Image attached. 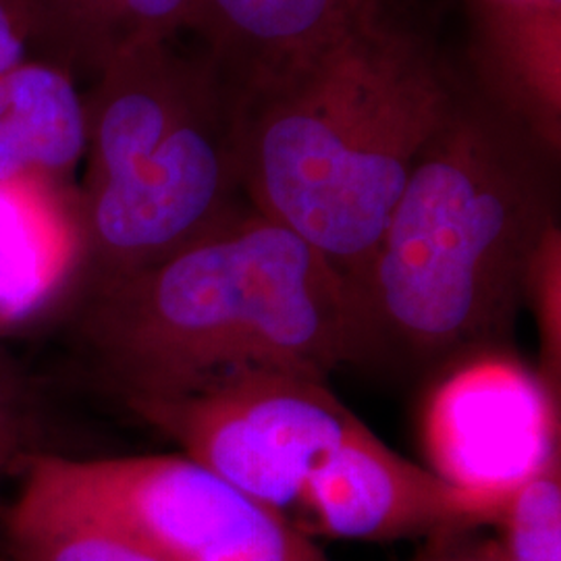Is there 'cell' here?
Returning a JSON list of instances; mask_svg holds the SVG:
<instances>
[{
    "label": "cell",
    "mask_w": 561,
    "mask_h": 561,
    "mask_svg": "<svg viewBox=\"0 0 561 561\" xmlns=\"http://www.w3.org/2000/svg\"><path fill=\"white\" fill-rule=\"evenodd\" d=\"M558 146L458 81L381 241L347 283L356 362L431 368L502 354L558 227Z\"/></svg>",
    "instance_id": "obj_1"
},
{
    "label": "cell",
    "mask_w": 561,
    "mask_h": 561,
    "mask_svg": "<svg viewBox=\"0 0 561 561\" xmlns=\"http://www.w3.org/2000/svg\"><path fill=\"white\" fill-rule=\"evenodd\" d=\"M458 81L421 36L387 15L241 94L243 194L345 283L375 254Z\"/></svg>",
    "instance_id": "obj_2"
},
{
    "label": "cell",
    "mask_w": 561,
    "mask_h": 561,
    "mask_svg": "<svg viewBox=\"0 0 561 561\" xmlns=\"http://www.w3.org/2000/svg\"><path fill=\"white\" fill-rule=\"evenodd\" d=\"M80 335L123 401L240 366L327 379L356 362L345 279L252 208L164 261L85 287Z\"/></svg>",
    "instance_id": "obj_3"
},
{
    "label": "cell",
    "mask_w": 561,
    "mask_h": 561,
    "mask_svg": "<svg viewBox=\"0 0 561 561\" xmlns=\"http://www.w3.org/2000/svg\"><path fill=\"white\" fill-rule=\"evenodd\" d=\"M80 198L85 285L164 261L243 208V96L204 50L171 41L113 60L88 102Z\"/></svg>",
    "instance_id": "obj_4"
},
{
    "label": "cell",
    "mask_w": 561,
    "mask_h": 561,
    "mask_svg": "<svg viewBox=\"0 0 561 561\" xmlns=\"http://www.w3.org/2000/svg\"><path fill=\"white\" fill-rule=\"evenodd\" d=\"M18 497L101 522L164 561H329L285 514L183 456L34 454Z\"/></svg>",
    "instance_id": "obj_5"
},
{
    "label": "cell",
    "mask_w": 561,
    "mask_h": 561,
    "mask_svg": "<svg viewBox=\"0 0 561 561\" xmlns=\"http://www.w3.org/2000/svg\"><path fill=\"white\" fill-rule=\"evenodd\" d=\"M125 403L183 456L285 516L304 505L324 458L364 424L324 379L271 366L229 368Z\"/></svg>",
    "instance_id": "obj_6"
},
{
    "label": "cell",
    "mask_w": 561,
    "mask_h": 561,
    "mask_svg": "<svg viewBox=\"0 0 561 561\" xmlns=\"http://www.w3.org/2000/svg\"><path fill=\"white\" fill-rule=\"evenodd\" d=\"M424 443L443 479L512 493L560 454V405L518 362L484 354L463 362L435 389Z\"/></svg>",
    "instance_id": "obj_7"
},
{
    "label": "cell",
    "mask_w": 561,
    "mask_h": 561,
    "mask_svg": "<svg viewBox=\"0 0 561 561\" xmlns=\"http://www.w3.org/2000/svg\"><path fill=\"white\" fill-rule=\"evenodd\" d=\"M510 495L454 484L401 458L362 424L312 472L304 505L333 539L387 542L495 526Z\"/></svg>",
    "instance_id": "obj_8"
},
{
    "label": "cell",
    "mask_w": 561,
    "mask_h": 561,
    "mask_svg": "<svg viewBox=\"0 0 561 561\" xmlns=\"http://www.w3.org/2000/svg\"><path fill=\"white\" fill-rule=\"evenodd\" d=\"M387 0H198L192 32L241 94L377 20Z\"/></svg>",
    "instance_id": "obj_9"
},
{
    "label": "cell",
    "mask_w": 561,
    "mask_h": 561,
    "mask_svg": "<svg viewBox=\"0 0 561 561\" xmlns=\"http://www.w3.org/2000/svg\"><path fill=\"white\" fill-rule=\"evenodd\" d=\"M80 201L21 181L0 185V331L44 314L81 277Z\"/></svg>",
    "instance_id": "obj_10"
},
{
    "label": "cell",
    "mask_w": 561,
    "mask_h": 561,
    "mask_svg": "<svg viewBox=\"0 0 561 561\" xmlns=\"http://www.w3.org/2000/svg\"><path fill=\"white\" fill-rule=\"evenodd\" d=\"M88 140V102L65 67L25 60L0 78V185L65 190Z\"/></svg>",
    "instance_id": "obj_11"
},
{
    "label": "cell",
    "mask_w": 561,
    "mask_h": 561,
    "mask_svg": "<svg viewBox=\"0 0 561 561\" xmlns=\"http://www.w3.org/2000/svg\"><path fill=\"white\" fill-rule=\"evenodd\" d=\"M36 32L55 38L69 59L102 73L138 48L192 30L198 0H23Z\"/></svg>",
    "instance_id": "obj_12"
},
{
    "label": "cell",
    "mask_w": 561,
    "mask_h": 561,
    "mask_svg": "<svg viewBox=\"0 0 561 561\" xmlns=\"http://www.w3.org/2000/svg\"><path fill=\"white\" fill-rule=\"evenodd\" d=\"M4 561H164L141 542L80 514L18 497Z\"/></svg>",
    "instance_id": "obj_13"
},
{
    "label": "cell",
    "mask_w": 561,
    "mask_h": 561,
    "mask_svg": "<svg viewBox=\"0 0 561 561\" xmlns=\"http://www.w3.org/2000/svg\"><path fill=\"white\" fill-rule=\"evenodd\" d=\"M495 526L497 561H561V454L512 491Z\"/></svg>",
    "instance_id": "obj_14"
},
{
    "label": "cell",
    "mask_w": 561,
    "mask_h": 561,
    "mask_svg": "<svg viewBox=\"0 0 561 561\" xmlns=\"http://www.w3.org/2000/svg\"><path fill=\"white\" fill-rule=\"evenodd\" d=\"M526 304L535 306L541 335L539 381L560 405L561 391V238L560 231L545 243L528 283Z\"/></svg>",
    "instance_id": "obj_15"
},
{
    "label": "cell",
    "mask_w": 561,
    "mask_h": 561,
    "mask_svg": "<svg viewBox=\"0 0 561 561\" xmlns=\"http://www.w3.org/2000/svg\"><path fill=\"white\" fill-rule=\"evenodd\" d=\"M32 408L18 373L0 356V482L13 470H23L34 454Z\"/></svg>",
    "instance_id": "obj_16"
},
{
    "label": "cell",
    "mask_w": 561,
    "mask_h": 561,
    "mask_svg": "<svg viewBox=\"0 0 561 561\" xmlns=\"http://www.w3.org/2000/svg\"><path fill=\"white\" fill-rule=\"evenodd\" d=\"M36 23L23 0H0V78L27 60Z\"/></svg>",
    "instance_id": "obj_17"
},
{
    "label": "cell",
    "mask_w": 561,
    "mask_h": 561,
    "mask_svg": "<svg viewBox=\"0 0 561 561\" xmlns=\"http://www.w3.org/2000/svg\"><path fill=\"white\" fill-rule=\"evenodd\" d=\"M545 2H560V0H545Z\"/></svg>",
    "instance_id": "obj_18"
},
{
    "label": "cell",
    "mask_w": 561,
    "mask_h": 561,
    "mask_svg": "<svg viewBox=\"0 0 561 561\" xmlns=\"http://www.w3.org/2000/svg\"><path fill=\"white\" fill-rule=\"evenodd\" d=\"M0 561H4V558H0Z\"/></svg>",
    "instance_id": "obj_19"
}]
</instances>
